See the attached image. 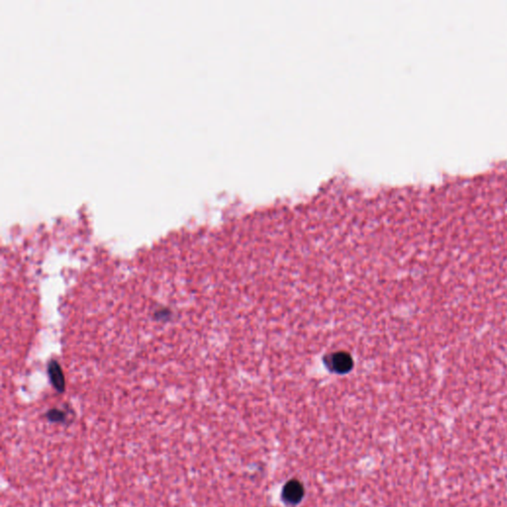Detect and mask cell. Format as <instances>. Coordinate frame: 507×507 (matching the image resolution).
<instances>
[{"instance_id":"obj_1","label":"cell","mask_w":507,"mask_h":507,"mask_svg":"<svg viewBox=\"0 0 507 507\" xmlns=\"http://www.w3.org/2000/svg\"><path fill=\"white\" fill-rule=\"evenodd\" d=\"M304 497V487L297 480L287 482L281 492V500L290 506L298 505Z\"/></svg>"},{"instance_id":"obj_2","label":"cell","mask_w":507,"mask_h":507,"mask_svg":"<svg viewBox=\"0 0 507 507\" xmlns=\"http://www.w3.org/2000/svg\"><path fill=\"white\" fill-rule=\"evenodd\" d=\"M49 419L51 421H54V422H59V421H64V413H63V411H59V410H53L49 413Z\"/></svg>"}]
</instances>
